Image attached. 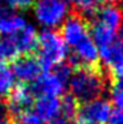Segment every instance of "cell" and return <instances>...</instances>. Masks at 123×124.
<instances>
[{
	"instance_id": "cell-17",
	"label": "cell",
	"mask_w": 123,
	"mask_h": 124,
	"mask_svg": "<svg viewBox=\"0 0 123 124\" xmlns=\"http://www.w3.org/2000/svg\"><path fill=\"white\" fill-rule=\"evenodd\" d=\"M110 94H111V100L116 106V108L123 111V78L114 79L111 82Z\"/></svg>"
},
{
	"instance_id": "cell-1",
	"label": "cell",
	"mask_w": 123,
	"mask_h": 124,
	"mask_svg": "<svg viewBox=\"0 0 123 124\" xmlns=\"http://www.w3.org/2000/svg\"><path fill=\"white\" fill-rule=\"evenodd\" d=\"M111 78L105 67H75L69 81L70 95L80 104L102 98L110 88Z\"/></svg>"
},
{
	"instance_id": "cell-7",
	"label": "cell",
	"mask_w": 123,
	"mask_h": 124,
	"mask_svg": "<svg viewBox=\"0 0 123 124\" xmlns=\"http://www.w3.org/2000/svg\"><path fill=\"white\" fill-rule=\"evenodd\" d=\"M11 70L13 75L20 79L23 83H32L42 74V67L37 58L36 53L21 54L13 61H11Z\"/></svg>"
},
{
	"instance_id": "cell-22",
	"label": "cell",
	"mask_w": 123,
	"mask_h": 124,
	"mask_svg": "<svg viewBox=\"0 0 123 124\" xmlns=\"http://www.w3.org/2000/svg\"><path fill=\"white\" fill-rule=\"evenodd\" d=\"M107 1L114 4V5H116V7H119L121 9H123V0H107Z\"/></svg>"
},
{
	"instance_id": "cell-21",
	"label": "cell",
	"mask_w": 123,
	"mask_h": 124,
	"mask_svg": "<svg viewBox=\"0 0 123 124\" xmlns=\"http://www.w3.org/2000/svg\"><path fill=\"white\" fill-rule=\"evenodd\" d=\"M7 57H5V49H4V42H3V37H0V63H5Z\"/></svg>"
},
{
	"instance_id": "cell-3",
	"label": "cell",
	"mask_w": 123,
	"mask_h": 124,
	"mask_svg": "<svg viewBox=\"0 0 123 124\" xmlns=\"http://www.w3.org/2000/svg\"><path fill=\"white\" fill-rule=\"evenodd\" d=\"M33 8L37 21L48 28L58 26L69 13L64 0H36Z\"/></svg>"
},
{
	"instance_id": "cell-5",
	"label": "cell",
	"mask_w": 123,
	"mask_h": 124,
	"mask_svg": "<svg viewBox=\"0 0 123 124\" xmlns=\"http://www.w3.org/2000/svg\"><path fill=\"white\" fill-rule=\"evenodd\" d=\"M60 34L62 36L66 45L73 49L82 40L90 36L89 20L86 17H83L81 13L75 12V11H70L68 19L64 21L62 26H61Z\"/></svg>"
},
{
	"instance_id": "cell-25",
	"label": "cell",
	"mask_w": 123,
	"mask_h": 124,
	"mask_svg": "<svg viewBox=\"0 0 123 124\" xmlns=\"http://www.w3.org/2000/svg\"><path fill=\"white\" fill-rule=\"evenodd\" d=\"M64 1H69V3H72V1H73V0H64Z\"/></svg>"
},
{
	"instance_id": "cell-24",
	"label": "cell",
	"mask_w": 123,
	"mask_h": 124,
	"mask_svg": "<svg viewBox=\"0 0 123 124\" xmlns=\"http://www.w3.org/2000/svg\"><path fill=\"white\" fill-rule=\"evenodd\" d=\"M0 124H8V122L5 119H3V120H0Z\"/></svg>"
},
{
	"instance_id": "cell-19",
	"label": "cell",
	"mask_w": 123,
	"mask_h": 124,
	"mask_svg": "<svg viewBox=\"0 0 123 124\" xmlns=\"http://www.w3.org/2000/svg\"><path fill=\"white\" fill-rule=\"evenodd\" d=\"M106 124H123V111L121 110H111L110 116Z\"/></svg>"
},
{
	"instance_id": "cell-2",
	"label": "cell",
	"mask_w": 123,
	"mask_h": 124,
	"mask_svg": "<svg viewBox=\"0 0 123 124\" xmlns=\"http://www.w3.org/2000/svg\"><path fill=\"white\" fill-rule=\"evenodd\" d=\"M36 55L44 71H49L64 63L65 58L68 57V45L65 44L60 32L53 29L42 31V33L39 36Z\"/></svg>"
},
{
	"instance_id": "cell-20",
	"label": "cell",
	"mask_w": 123,
	"mask_h": 124,
	"mask_svg": "<svg viewBox=\"0 0 123 124\" xmlns=\"http://www.w3.org/2000/svg\"><path fill=\"white\" fill-rule=\"evenodd\" d=\"M48 124H74V122L68 120V119H65V117H62V116H57L56 119H53L52 122H49Z\"/></svg>"
},
{
	"instance_id": "cell-4",
	"label": "cell",
	"mask_w": 123,
	"mask_h": 124,
	"mask_svg": "<svg viewBox=\"0 0 123 124\" xmlns=\"http://www.w3.org/2000/svg\"><path fill=\"white\" fill-rule=\"evenodd\" d=\"M111 112V104L107 99L98 98L78 106L74 124H106Z\"/></svg>"
},
{
	"instance_id": "cell-18",
	"label": "cell",
	"mask_w": 123,
	"mask_h": 124,
	"mask_svg": "<svg viewBox=\"0 0 123 124\" xmlns=\"http://www.w3.org/2000/svg\"><path fill=\"white\" fill-rule=\"evenodd\" d=\"M8 5L12 9L16 11H29L31 8L34 7L36 0H5Z\"/></svg>"
},
{
	"instance_id": "cell-23",
	"label": "cell",
	"mask_w": 123,
	"mask_h": 124,
	"mask_svg": "<svg viewBox=\"0 0 123 124\" xmlns=\"http://www.w3.org/2000/svg\"><path fill=\"white\" fill-rule=\"evenodd\" d=\"M119 38H121V42L123 44V24H122V26H121V31H119Z\"/></svg>"
},
{
	"instance_id": "cell-9",
	"label": "cell",
	"mask_w": 123,
	"mask_h": 124,
	"mask_svg": "<svg viewBox=\"0 0 123 124\" xmlns=\"http://www.w3.org/2000/svg\"><path fill=\"white\" fill-rule=\"evenodd\" d=\"M31 86L36 96H58L64 93V88L66 85L58 78V75L54 71H46L42 73L34 82H32Z\"/></svg>"
},
{
	"instance_id": "cell-12",
	"label": "cell",
	"mask_w": 123,
	"mask_h": 124,
	"mask_svg": "<svg viewBox=\"0 0 123 124\" xmlns=\"http://www.w3.org/2000/svg\"><path fill=\"white\" fill-rule=\"evenodd\" d=\"M89 33L91 34V40L98 48H103L110 44H113L116 40V31L109 28L107 25L97 21L90 20L89 21Z\"/></svg>"
},
{
	"instance_id": "cell-15",
	"label": "cell",
	"mask_w": 123,
	"mask_h": 124,
	"mask_svg": "<svg viewBox=\"0 0 123 124\" xmlns=\"http://www.w3.org/2000/svg\"><path fill=\"white\" fill-rule=\"evenodd\" d=\"M78 106H80V103L73 98L70 94H64L60 99V116L74 122Z\"/></svg>"
},
{
	"instance_id": "cell-6",
	"label": "cell",
	"mask_w": 123,
	"mask_h": 124,
	"mask_svg": "<svg viewBox=\"0 0 123 124\" xmlns=\"http://www.w3.org/2000/svg\"><path fill=\"white\" fill-rule=\"evenodd\" d=\"M34 100H36V95L32 90L31 83L19 82L5 96L7 116H13L19 112L31 110L32 106L34 104Z\"/></svg>"
},
{
	"instance_id": "cell-14",
	"label": "cell",
	"mask_w": 123,
	"mask_h": 124,
	"mask_svg": "<svg viewBox=\"0 0 123 124\" xmlns=\"http://www.w3.org/2000/svg\"><path fill=\"white\" fill-rule=\"evenodd\" d=\"M73 11L81 13L90 21L94 13L102 4H105V0H73Z\"/></svg>"
},
{
	"instance_id": "cell-16",
	"label": "cell",
	"mask_w": 123,
	"mask_h": 124,
	"mask_svg": "<svg viewBox=\"0 0 123 124\" xmlns=\"http://www.w3.org/2000/svg\"><path fill=\"white\" fill-rule=\"evenodd\" d=\"M13 73L7 63H0V96H7L15 86Z\"/></svg>"
},
{
	"instance_id": "cell-13",
	"label": "cell",
	"mask_w": 123,
	"mask_h": 124,
	"mask_svg": "<svg viewBox=\"0 0 123 124\" xmlns=\"http://www.w3.org/2000/svg\"><path fill=\"white\" fill-rule=\"evenodd\" d=\"M25 25H27V23L23 17L9 12L0 19V34L9 36V34H13L16 32L21 31Z\"/></svg>"
},
{
	"instance_id": "cell-11",
	"label": "cell",
	"mask_w": 123,
	"mask_h": 124,
	"mask_svg": "<svg viewBox=\"0 0 123 124\" xmlns=\"http://www.w3.org/2000/svg\"><path fill=\"white\" fill-rule=\"evenodd\" d=\"M34 112L44 123H49L60 116V98L58 96L41 95L34 100Z\"/></svg>"
},
{
	"instance_id": "cell-8",
	"label": "cell",
	"mask_w": 123,
	"mask_h": 124,
	"mask_svg": "<svg viewBox=\"0 0 123 124\" xmlns=\"http://www.w3.org/2000/svg\"><path fill=\"white\" fill-rule=\"evenodd\" d=\"M99 58L111 81L123 78V44L121 41L115 40L110 45L99 48Z\"/></svg>"
},
{
	"instance_id": "cell-10",
	"label": "cell",
	"mask_w": 123,
	"mask_h": 124,
	"mask_svg": "<svg viewBox=\"0 0 123 124\" xmlns=\"http://www.w3.org/2000/svg\"><path fill=\"white\" fill-rule=\"evenodd\" d=\"M90 20H97V21L107 25L109 28L116 31L123 24V9L106 1L98 8V11L94 13V16Z\"/></svg>"
}]
</instances>
